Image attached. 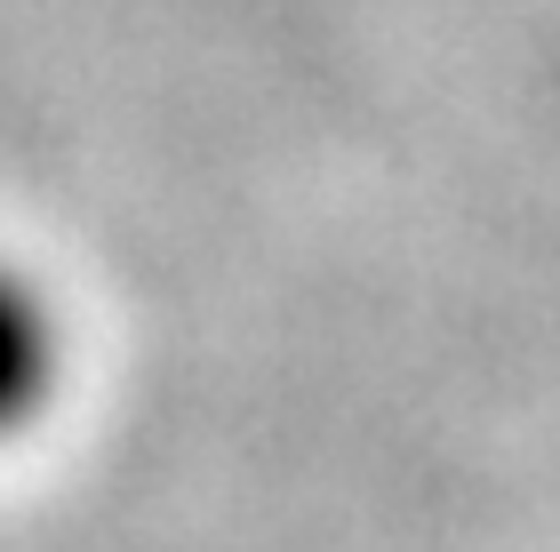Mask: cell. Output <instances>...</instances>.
Listing matches in <instances>:
<instances>
[{
  "label": "cell",
  "instance_id": "1",
  "mask_svg": "<svg viewBox=\"0 0 560 552\" xmlns=\"http://www.w3.org/2000/svg\"><path fill=\"white\" fill-rule=\"evenodd\" d=\"M65 376V320L24 265L0 257V441H16Z\"/></svg>",
  "mask_w": 560,
  "mask_h": 552
}]
</instances>
